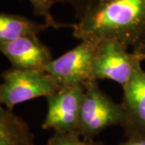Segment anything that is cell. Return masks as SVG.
<instances>
[{"mask_svg": "<svg viewBox=\"0 0 145 145\" xmlns=\"http://www.w3.org/2000/svg\"><path fill=\"white\" fill-rule=\"evenodd\" d=\"M71 28L73 37L80 40H111L141 52L145 41V0H97Z\"/></svg>", "mask_w": 145, "mask_h": 145, "instance_id": "6da1fadb", "label": "cell"}, {"mask_svg": "<svg viewBox=\"0 0 145 145\" xmlns=\"http://www.w3.org/2000/svg\"><path fill=\"white\" fill-rule=\"evenodd\" d=\"M31 4L33 14L36 16L41 17L44 23L46 24L48 27L54 29H59L63 27H71V24L68 25L61 23H58L51 13V8L55 3L52 0H27Z\"/></svg>", "mask_w": 145, "mask_h": 145, "instance_id": "8fae6325", "label": "cell"}, {"mask_svg": "<svg viewBox=\"0 0 145 145\" xmlns=\"http://www.w3.org/2000/svg\"><path fill=\"white\" fill-rule=\"evenodd\" d=\"M46 145H104L102 142L82 140L75 132L53 131Z\"/></svg>", "mask_w": 145, "mask_h": 145, "instance_id": "7c38bea8", "label": "cell"}, {"mask_svg": "<svg viewBox=\"0 0 145 145\" xmlns=\"http://www.w3.org/2000/svg\"><path fill=\"white\" fill-rule=\"evenodd\" d=\"M55 4L61 3L69 6L74 12L75 18L80 20L85 13V11L91 4H93L97 0H52Z\"/></svg>", "mask_w": 145, "mask_h": 145, "instance_id": "4fadbf2b", "label": "cell"}, {"mask_svg": "<svg viewBox=\"0 0 145 145\" xmlns=\"http://www.w3.org/2000/svg\"><path fill=\"white\" fill-rule=\"evenodd\" d=\"M0 105H2L1 104V85H0Z\"/></svg>", "mask_w": 145, "mask_h": 145, "instance_id": "2e32d148", "label": "cell"}, {"mask_svg": "<svg viewBox=\"0 0 145 145\" xmlns=\"http://www.w3.org/2000/svg\"><path fill=\"white\" fill-rule=\"evenodd\" d=\"M119 145H145V137H133L120 143Z\"/></svg>", "mask_w": 145, "mask_h": 145, "instance_id": "5bb4252c", "label": "cell"}, {"mask_svg": "<svg viewBox=\"0 0 145 145\" xmlns=\"http://www.w3.org/2000/svg\"><path fill=\"white\" fill-rule=\"evenodd\" d=\"M121 106L127 138L145 137V71L140 67L123 87Z\"/></svg>", "mask_w": 145, "mask_h": 145, "instance_id": "52a82bcc", "label": "cell"}, {"mask_svg": "<svg viewBox=\"0 0 145 145\" xmlns=\"http://www.w3.org/2000/svg\"><path fill=\"white\" fill-rule=\"evenodd\" d=\"M0 145H35V135L25 120L0 105Z\"/></svg>", "mask_w": 145, "mask_h": 145, "instance_id": "9c48e42d", "label": "cell"}, {"mask_svg": "<svg viewBox=\"0 0 145 145\" xmlns=\"http://www.w3.org/2000/svg\"><path fill=\"white\" fill-rule=\"evenodd\" d=\"M48 28L46 24L38 23L25 16L0 12V45L27 35H38Z\"/></svg>", "mask_w": 145, "mask_h": 145, "instance_id": "30bf717a", "label": "cell"}, {"mask_svg": "<svg viewBox=\"0 0 145 145\" xmlns=\"http://www.w3.org/2000/svg\"><path fill=\"white\" fill-rule=\"evenodd\" d=\"M143 61L141 52H129L119 42L111 40L99 41L93 57L91 81L111 80L123 87L142 67Z\"/></svg>", "mask_w": 145, "mask_h": 145, "instance_id": "277c9868", "label": "cell"}, {"mask_svg": "<svg viewBox=\"0 0 145 145\" xmlns=\"http://www.w3.org/2000/svg\"><path fill=\"white\" fill-rule=\"evenodd\" d=\"M1 104L13 110L18 104L31 99L48 97L61 87L44 70H20L10 68L2 72Z\"/></svg>", "mask_w": 145, "mask_h": 145, "instance_id": "3957f363", "label": "cell"}, {"mask_svg": "<svg viewBox=\"0 0 145 145\" xmlns=\"http://www.w3.org/2000/svg\"><path fill=\"white\" fill-rule=\"evenodd\" d=\"M99 41L83 40L81 43L57 59H53L44 69L61 88L91 82L93 57Z\"/></svg>", "mask_w": 145, "mask_h": 145, "instance_id": "5b68a950", "label": "cell"}, {"mask_svg": "<svg viewBox=\"0 0 145 145\" xmlns=\"http://www.w3.org/2000/svg\"><path fill=\"white\" fill-rule=\"evenodd\" d=\"M0 52L20 70H44L52 60V52L37 35H27L0 45Z\"/></svg>", "mask_w": 145, "mask_h": 145, "instance_id": "ba28073f", "label": "cell"}, {"mask_svg": "<svg viewBox=\"0 0 145 145\" xmlns=\"http://www.w3.org/2000/svg\"><path fill=\"white\" fill-rule=\"evenodd\" d=\"M84 94L85 86L78 85L62 87L46 97L48 107L42 128L76 133Z\"/></svg>", "mask_w": 145, "mask_h": 145, "instance_id": "8992f818", "label": "cell"}, {"mask_svg": "<svg viewBox=\"0 0 145 145\" xmlns=\"http://www.w3.org/2000/svg\"><path fill=\"white\" fill-rule=\"evenodd\" d=\"M76 133L83 140L91 141L104 130L112 126H123L124 113L120 103H116L99 88L98 82L85 86Z\"/></svg>", "mask_w": 145, "mask_h": 145, "instance_id": "7a4b0ae2", "label": "cell"}, {"mask_svg": "<svg viewBox=\"0 0 145 145\" xmlns=\"http://www.w3.org/2000/svg\"><path fill=\"white\" fill-rule=\"evenodd\" d=\"M141 53H142V56H143V59L144 61L145 60V41L143 44V47H142V50H141Z\"/></svg>", "mask_w": 145, "mask_h": 145, "instance_id": "9a60e30c", "label": "cell"}]
</instances>
